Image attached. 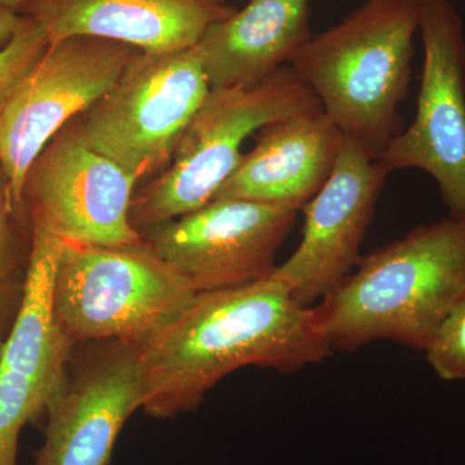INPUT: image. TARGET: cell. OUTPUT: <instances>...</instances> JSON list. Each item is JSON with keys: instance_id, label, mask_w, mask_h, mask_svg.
Returning <instances> with one entry per match:
<instances>
[{"instance_id": "obj_20", "label": "cell", "mask_w": 465, "mask_h": 465, "mask_svg": "<svg viewBox=\"0 0 465 465\" xmlns=\"http://www.w3.org/2000/svg\"><path fill=\"white\" fill-rule=\"evenodd\" d=\"M23 291L24 282H0V332L14 322Z\"/></svg>"}, {"instance_id": "obj_16", "label": "cell", "mask_w": 465, "mask_h": 465, "mask_svg": "<svg viewBox=\"0 0 465 465\" xmlns=\"http://www.w3.org/2000/svg\"><path fill=\"white\" fill-rule=\"evenodd\" d=\"M311 38L309 0H250L195 47L211 90L250 88L290 65Z\"/></svg>"}, {"instance_id": "obj_7", "label": "cell", "mask_w": 465, "mask_h": 465, "mask_svg": "<svg viewBox=\"0 0 465 465\" xmlns=\"http://www.w3.org/2000/svg\"><path fill=\"white\" fill-rule=\"evenodd\" d=\"M137 52L94 36L50 42L9 101L0 125V168L18 211L26 213L23 188L33 162L64 125L113 87Z\"/></svg>"}, {"instance_id": "obj_10", "label": "cell", "mask_w": 465, "mask_h": 465, "mask_svg": "<svg viewBox=\"0 0 465 465\" xmlns=\"http://www.w3.org/2000/svg\"><path fill=\"white\" fill-rule=\"evenodd\" d=\"M298 213L241 200H213L152 226L143 240L195 293L265 280Z\"/></svg>"}, {"instance_id": "obj_5", "label": "cell", "mask_w": 465, "mask_h": 465, "mask_svg": "<svg viewBox=\"0 0 465 465\" xmlns=\"http://www.w3.org/2000/svg\"><path fill=\"white\" fill-rule=\"evenodd\" d=\"M316 108V94L290 65L253 87L213 88L174 150L173 164L134 193V228L143 232L203 207L237 168L251 134Z\"/></svg>"}, {"instance_id": "obj_12", "label": "cell", "mask_w": 465, "mask_h": 465, "mask_svg": "<svg viewBox=\"0 0 465 465\" xmlns=\"http://www.w3.org/2000/svg\"><path fill=\"white\" fill-rule=\"evenodd\" d=\"M143 400L139 349L113 341L75 345L34 465H108Z\"/></svg>"}, {"instance_id": "obj_18", "label": "cell", "mask_w": 465, "mask_h": 465, "mask_svg": "<svg viewBox=\"0 0 465 465\" xmlns=\"http://www.w3.org/2000/svg\"><path fill=\"white\" fill-rule=\"evenodd\" d=\"M425 353L442 381H465V295L440 324Z\"/></svg>"}, {"instance_id": "obj_4", "label": "cell", "mask_w": 465, "mask_h": 465, "mask_svg": "<svg viewBox=\"0 0 465 465\" xmlns=\"http://www.w3.org/2000/svg\"><path fill=\"white\" fill-rule=\"evenodd\" d=\"M195 295L143 238L114 247L64 242L52 305L57 326L74 345L113 341L142 349Z\"/></svg>"}, {"instance_id": "obj_11", "label": "cell", "mask_w": 465, "mask_h": 465, "mask_svg": "<svg viewBox=\"0 0 465 465\" xmlns=\"http://www.w3.org/2000/svg\"><path fill=\"white\" fill-rule=\"evenodd\" d=\"M64 242L32 225L23 298L0 349V465H17L26 424L47 412L65 381L75 345L54 316L52 291Z\"/></svg>"}, {"instance_id": "obj_1", "label": "cell", "mask_w": 465, "mask_h": 465, "mask_svg": "<svg viewBox=\"0 0 465 465\" xmlns=\"http://www.w3.org/2000/svg\"><path fill=\"white\" fill-rule=\"evenodd\" d=\"M143 410L158 419L194 411L208 391L246 366L295 374L332 354L317 308L271 277L200 292L139 349Z\"/></svg>"}, {"instance_id": "obj_15", "label": "cell", "mask_w": 465, "mask_h": 465, "mask_svg": "<svg viewBox=\"0 0 465 465\" xmlns=\"http://www.w3.org/2000/svg\"><path fill=\"white\" fill-rule=\"evenodd\" d=\"M234 12L216 0H30L18 14L38 24L50 42L94 36L170 54L194 48L208 27Z\"/></svg>"}, {"instance_id": "obj_19", "label": "cell", "mask_w": 465, "mask_h": 465, "mask_svg": "<svg viewBox=\"0 0 465 465\" xmlns=\"http://www.w3.org/2000/svg\"><path fill=\"white\" fill-rule=\"evenodd\" d=\"M24 215L27 213H21L12 203L7 182L0 168V282L25 281L32 249H23L18 232L17 222Z\"/></svg>"}, {"instance_id": "obj_8", "label": "cell", "mask_w": 465, "mask_h": 465, "mask_svg": "<svg viewBox=\"0 0 465 465\" xmlns=\"http://www.w3.org/2000/svg\"><path fill=\"white\" fill-rule=\"evenodd\" d=\"M424 48L412 124L391 137L379 161L387 170L425 171L436 180L450 216L465 222V36L450 0H420Z\"/></svg>"}, {"instance_id": "obj_21", "label": "cell", "mask_w": 465, "mask_h": 465, "mask_svg": "<svg viewBox=\"0 0 465 465\" xmlns=\"http://www.w3.org/2000/svg\"><path fill=\"white\" fill-rule=\"evenodd\" d=\"M21 21H23V16L17 12L0 8V50L12 41Z\"/></svg>"}, {"instance_id": "obj_14", "label": "cell", "mask_w": 465, "mask_h": 465, "mask_svg": "<svg viewBox=\"0 0 465 465\" xmlns=\"http://www.w3.org/2000/svg\"><path fill=\"white\" fill-rule=\"evenodd\" d=\"M255 145L213 200H241L302 210L336 166L344 134L322 108L305 110L264 125Z\"/></svg>"}, {"instance_id": "obj_6", "label": "cell", "mask_w": 465, "mask_h": 465, "mask_svg": "<svg viewBox=\"0 0 465 465\" xmlns=\"http://www.w3.org/2000/svg\"><path fill=\"white\" fill-rule=\"evenodd\" d=\"M210 91L197 47L139 51L113 87L73 122L87 145L140 180L173 157Z\"/></svg>"}, {"instance_id": "obj_17", "label": "cell", "mask_w": 465, "mask_h": 465, "mask_svg": "<svg viewBox=\"0 0 465 465\" xmlns=\"http://www.w3.org/2000/svg\"><path fill=\"white\" fill-rule=\"evenodd\" d=\"M23 16V15H21ZM50 45L47 34L23 16L12 41L0 50V125L9 101Z\"/></svg>"}, {"instance_id": "obj_9", "label": "cell", "mask_w": 465, "mask_h": 465, "mask_svg": "<svg viewBox=\"0 0 465 465\" xmlns=\"http://www.w3.org/2000/svg\"><path fill=\"white\" fill-rule=\"evenodd\" d=\"M139 180L92 149L64 125L27 171L23 203L30 224L58 240L92 246H127L143 241L131 223Z\"/></svg>"}, {"instance_id": "obj_22", "label": "cell", "mask_w": 465, "mask_h": 465, "mask_svg": "<svg viewBox=\"0 0 465 465\" xmlns=\"http://www.w3.org/2000/svg\"><path fill=\"white\" fill-rule=\"evenodd\" d=\"M30 0H0V8L9 9V11H20Z\"/></svg>"}, {"instance_id": "obj_23", "label": "cell", "mask_w": 465, "mask_h": 465, "mask_svg": "<svg viewBox=\"0 0 465 465\" xmlns=\"http://www.w3.org/2000/svg\"><path fill=\"white\" fill-rule=\"evenodd\" d=\"M217 3H223V5H225L226 0H216Z\"/></svg>"}, {"instance_id": "obj_2", "label": "cell", "mask_w": 465, "mask_h": 465, "mask_svg": "<svg viewBox=\"0 0 465 465\" xmlns=\"http://www.w3.org/2000/svg\"><path fill=\"white\" fill-rule=\"evenodd\" d=\"M465 295V222L448 217L361 258L318 305L332 351L376 341L427 351Z\"/></svg>"}, {"instance_id": "obj_3", "label": "cell", "mask_w": 465, "mask_h": 465, "mask_svg": "<svg viewBox=\"0 0 465 465\" xmlns=\"http://www.w3.org/2000/svg\"><path fill=\"white\" fill-rule=\"evenodd\" d=\"M419 15L420 0H367L290 63L330 121L376 158L399 134Z\"/></svg>"}, {"instance_id": "obj_13", "label": "cell", "mask_w": 465, "mask_h": 465, "mask_svg": "<svg viewBox=\"0 0 465 465\" xmlns=\"http://www.w3.org/2000/svg\"><path fill=\"white\" fill-rule=\"evenodd\" d=\"M390 171L362 143L344 136L336 166L322 189L302 208V240L273 277L309 307L322 300L360 262L376 202Z\"/></svg>"}]
</instances>
